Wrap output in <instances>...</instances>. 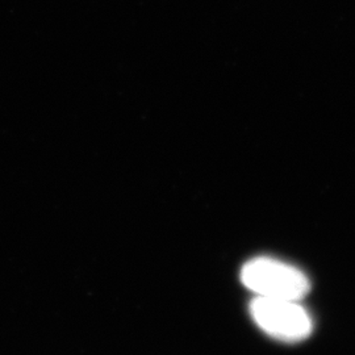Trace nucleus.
Returning <instances> with one entry per match:
<instances>
[{
	"instance_id": "obj_1",
	"label": "nucleus",
	"mask_w": 355,
	"mask_h": 355,
	"mask_svg": "<svg viewBox=\"0 0 355 355\" xmlns=\"http://www.w3.org/2000/svg\"><path fill=\"white\" fill-rule=\"evenodd\" d=\"M242 283L259 297L299 302L311 283L299 268L272 258H255L242 267Z\"/></svg>"
},
{
	"instance_id": "obj_2",
	"label": "nucleus",
	"mask_w": 355,
	"mask_h": 355,
	"mask_svg": "<svg viewBox=\"0 0 355 355\" xmlns=\"http://www.w3.org/2000/svg\"><path fill=\"white\" fill-rule=\"evenodd\" d=\"M249 311L261 329L280 341H302L313 329L309 313L296 300L258 296L250 303Z\"/></svg>"
}]
</instances>
